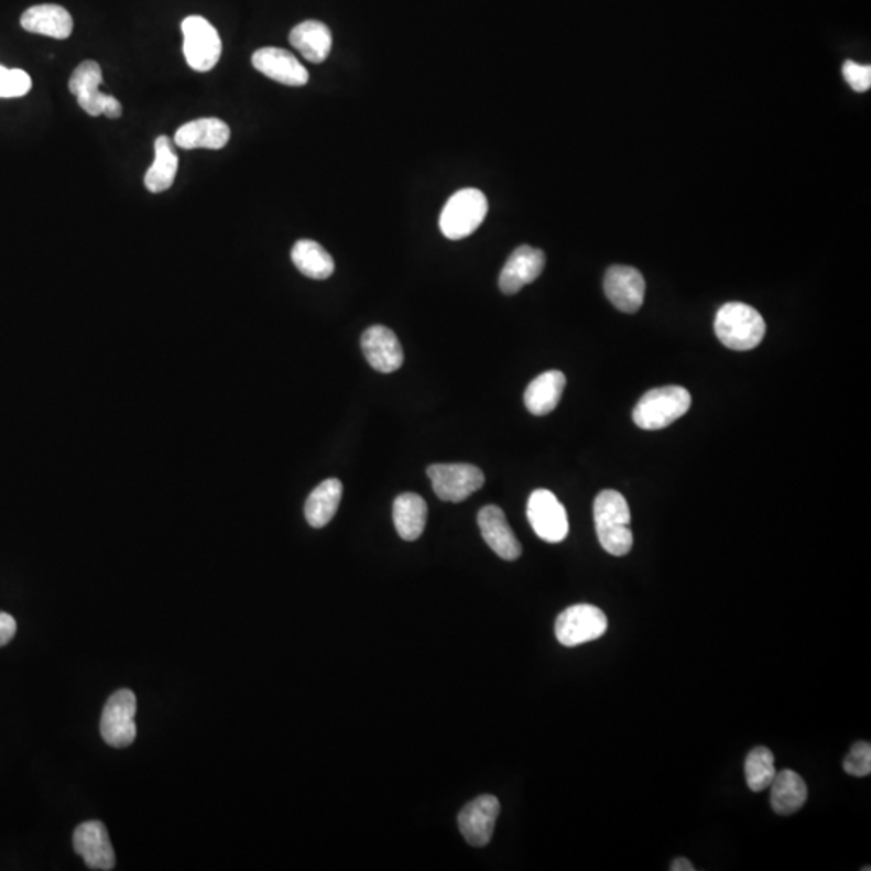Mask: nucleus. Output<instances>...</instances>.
<instances>
[{
    "mask_svg": "<svg viewBox=\"0 0 871 871\" xmlns=\"http://www.w3.org/2000/svg\"><path fill=\"white\" fill-rule=\"evenodd\" d=\"M744 772L748 786L754 793H762V791L769 790L776 775L775 755L772 754L770 749L763 748V745L752 749L745 756Z\"/></svg>",
    "mask_w": 871,
    "mask_h": 871,
    "instance_id": "obj_27",
    "label": "nucleus"
},
{
    "mask_svg": "<svg viewBox=\"0 0 871 871\" xmlns=\"http://www.w3.org/2000/svg\"><path fill=\"white\" fill-rule=\"evenodd\" d=\"M772 794H770V803L775 814L779 815H793L804 807L807 803L808 790L807 784L803 776L797 775L793 770H783L776 772L773 779Z\"/></svg>",
    "mask_w": 871,
    "mask_h": 871,
    "instance_id": "obj_22",
    "label": "nucleus"
},
{
    "mask_svg": "<svg viewBox=\"0 0 871 871\" xmlns=\"http://www.w3.org/2000/svg\"><path fill=\"white\" fill-rule=\"evenodd\" d=\"M488 210V199L481 190L473 187L461 189L447 200L440 211V232L453 241L468 238L481 227Z\"/></svg>",
    "mask_w": 871,
    "mask_h": 871,
    "instance_id": "obj_4",
    "label": "nucleus"
},
{
    "mask_svg": "<svg viewBox=\"0 0 871 871\" xmlns=\"http://www.w3.org/2000/svg\"><path fill=\"white\" fill-rule=\"evenodd\" d=\"M182 31L184 36L183 52L187 65L194 72L206 73L217 67L220 62L221 37L214 24L204 17L193 15L183 20Z\"/></svg>",
    "mask_w": 871,
    "mask_h": 871,
    "instance_id": "obj_7",
    "label": "nucleus"
},
{
    "mask_svg": "<svg viewBox=\"0 0 871 871\" xmlns=\"http://www.w3.org/2000/svg\"><path fill=\"white\" fill-rule=\"evenodd\" d=\"M433 491L444 502H464L485 485V473L470 464H436L426 470Z\"/></svg>",
    "mask_w": 871,
    "mask_h": 871,
    "instance_id": "obj_9",
    "label": "nucleus"
},
{
    "mask_svg": "<svg viewBox=\"0 0 871 871\" xmlns=\"http://www.w3.org/2000/svg\"><path fill=\"white\" fill-rule=\"evenodd\" d=\"M30 75L20 68H6L0 65V99L23 97L31 91Z\"/></svg>",
    "mask_w": 871,
    "mask_h": 871,
    "instance_id": "obj_28",
    "label": "nucleus"
},
{
    "mask_svg": "<svg viewBox=\"0 0 871 871\" xmlns=\"http://www.w3.org/2000/svg\"><path fill=\"white\" fill-rule=\"evenodd\" d=\"M252 65L266 78L284 86H305L308 72L291 52L277 47L259 48L252 55Z\"/></svg>",
    "mask_w": 871,
    "mask_h": 871,
    "instance_id": "obj_15",
    "label": "nucleus"
},
{
    "mask_svg": "<svg viewBox=\"0 0 871 871\" xmlns=\"http://www.w3.org/2000/svg\"><path fill=\"white\" fill-rule=\"evenodd\" d=\"M176 173L178 154L173 149V141L168 137H159L155 141V161L145 173V187L152 194L165 193L175 183Z\"/></svg>",
    "mask_w": 871,
    "mask_h": 871,
    "instance_id": "obj_25",
    "label": "nucleus"
},
{
    "mask_svg": "<svg viewBox=\"0 0 871 871\" xmlns=\"http://www.w3.org/2000/svg\"><path fill=\"white\" fill-rule=\"evenodd\" d=\"M766 325L762 315L742 302L725 304L715 317V335L728 349H755L765 338Z\"/></svg>",
    "mask_w": 871,
    "mask_h": 871,
    "instance_id": "obj_2",
    "label": "nucleus"
},
{
    "mask_svg": "<svg viewBox=\"0 0 871 871\" xmlns=\"http://www.w3.org/2000/svg\"><path fill=\"white\" fill-rule=\"evenodd\" d=\"M567 386V378L562 371H544L527 384L525 391V405L527 412L536 416L549 415L557 409Z\"/></svg>",
    "mask_w": 871,
    "mask_h": 871,
    "instance_id": "obj_20",
    "label": "nucleus"
},
{
    "mask_svg": "<svg viewBox=\"0 0 871 871\" xmlns=\"http://www.w3.org/2000/svg\"><path fill=\"white\" fill-rule=\"evenodd\" d=\"M544 265H546V255L543 251L530 246H520L507 260L499 276V287L502 293L512 296L522 291L526 284L536 281L543 273Z\"/></svg>",
    "mask_w": 871,
    "mask_h": 871,
    "instance_id": "obj_14",
    "label": "nucleus"
},
{
    "mask_svg": "<svg viewBox=\"0 0 871 871\" xmlns=\"http://www.w3.org/2000/svg\"><path fill=\"white\" fill-rule=\"evenodd\" d=\"M73 848L91 870L116 869V852L102 821L92 820L79 825L73 835Z\"/></svg>",
    "mask_w": 871,
    "mask_h": 871,
    "instance_id": "obj_11",
    "label": "nucleus"
},
{
    "mask_svg": "<svg viewBox=\"0 0 871 871\" xmlns=\"http://www.w3.org/2000/svg\"><path fill=\"white\" fill-rule=\"evenodd\" d=\"M603 291L623 314H636L645 296V281L633 266L613 265L607 270Z\"/></svg>",
    "mask_w": 871,
    "mask_h": 871,
    "instance_id": "obj_12",
    "label": "nucleus"
},
{
    "mask_svg": "<svg viewBox=\"0 0 871 871\" xmlns=\"http://www.w3.org/2000/svg\"><path fill=\"white\" fill-rule=\"evenodd\" d=\"M501 814L498 797L480 796L471 801L459 815V828L468 845L485 848L491 842L496 820Z\"/></svg>",
    "mask_w": 871,
    "mask_h": 871,
    "instance_id": "obj_13",
    "label": "nucleus"
},
{
    "mask_svg": "<svg viewBox=\"0 0 871 871\" xmlns=\"http://www.w3.org/2000/svg\"><path fill=\"white\" fill-rule=\"evenodd\" d=\"M294 265L302 275L312 280H326L335 273V260L329 252L312 239H301L291 252Z\"/></svg>",
    "mask_w": 871,
    "mask_h": 871,
    "instance_id": "obj_26",
    "label": "nucleus"
},
{
    "mask_svg": "<svg viewBox=\"0 0 871 871\" xmlns=\"http://www.w3.org/2000/svg\"><path fill=\"white\" fill-rule=\"evenodd\" d=\"M138 700L133 690L120 689L113 693L104 707L100 718V734L107 744L116 749L128 748L137 739Z\"/></svg>",
    "mask_w": 871,
    "mask_h": 871,
    "instance_id": "obj_8",
    "label": "nucleus"
},
{
    "mask_svg": "<svg viewBox=\"0 0 871 871\" xmlns=\"http://www.w3.org/2000/svg\"><path fill=\"white\" fill-rule=\"evenodd\" d=\"M478 525H480L482 540L499 557L512 562L522 555V544L513 534L501 507H482L478 513Z\"/></svg>",
    "mask_w": 871,
    "mask_h": 871,
    "instance_id": "obj_17",
    "label": "nucleus"
},
{
    "mask_svg": "<svg viewBox=\"0 0 871 871\" xmlns=\"http://www.w3.org/2000/svg\"><path fill=\"white\" fill-rule=\"evenodd\" d=\"M609 630V620L599 607L576 603L555 620V636L565 647H576L599 640Z\"/></svg>",
    "mask_w": 871,
    "mask_h": 871,
    "instance_id": "obj_6",
    "label": "nucleus"
},
{
    "mask_svg": "<svg viewBox=\"0 0 871 871\" xmlns=\"http://www.w3.org/2000/svg\"><path fill=\"white\" fill-rule=\"evenodd\" d=\"M290 43L312 64H322L331 52V31L325 23L307 20L291 31Z\"/></svg>",
    "mask_w": 871,
    "mask_h": 871,
    "instance_id": "obj_21",
    "label": "nucleus"
},
{
    "mask_svg": "<svg viewBox=\"0 0 871 871\" xmlns=\"http://www.w3.org/2000/svg\"><path fill=\"white\" fill-rule=\"evenodd\" d=\"M846 81L849 83L850 88L857 92H865L871 88V67L870 65H859L856 62L848 61L842 67Z\"/></svg>",
    "mask_w": 871,
    "mask_h": 871,
    "instance_id": "obj_30",
    "label": "nucleus"
},
{
    "mask_svg": "<svg viewBox=\"0 0 871 871\" xmlns=\"http://www.w3.org/2000/svg\"><path fill=\"white\" fill-rule=\"evenodd\" d=\"M428 516V505L413 492L399 496L392 507L395 530L404 541H416L422 536Z\"/></svg>",
    "mask_w": 871,
    "mask_h": 871,
    "instance_id": "obj_23",
    "label": "nucleus"
},
{
    "mask_svg": "<svg viewBox=\"0 0 871 871\" xmlns=\"http://www.w3.org/2000/svg\"><path fill=\"white\" fill-rule=\"evenodd\" d=\"M22 26L28 33L43 34L54 40H67L73 33V19L64 7L43 3L31 7L23 13Z\"/></svg>",
    "mask_w": 871,
    "mask_h": 871,
    "instance_id": "obj_19",
    "label": "nucleus"
},
{
    "mask_svg": "<svg viewBox=\"0 0 871 871\" xmlns=\"http://www.w3.org/2000/svg\"><path fill=\"white\" fill-rule=\"evenodd\" d=\"M526 515L534 533L546 543H562L568 536L570 525L567 510L555 498L554 492L536 489L527 501Z\"/></svg>",
    "mask_w": 871,
    "mask_h": 871,
    "instance_id": "obj_10",
    "label": "nucleus"
},
{
    "mask_svg": "<svg viewBox=\"0 0 871 871\" xmlns=\"http://www.w3.org/2000/svg\"><path fill=\"white\" fill-rule=\"evenodd\" d=\"M17 621L9 613L0 612V647L9 644L15 638Z\"/></svg>",
    "mask_w": 871,
    "mask_h": 871,
    "instance_id": "obj_31",
    "label": "nucleus"
},
{
    "mask_svg": "<svg viewBox=\"0 0 871 871\" xmlns=\"http://www.w3.org/2000/svg\"><path fill=\"white\" fill-rule=\"evenodd\" d=\"M231 130L218 118H199L183 124L175 134V144L187 149H211L218 151L230 142Z\"/></svg>",
    "mask_w": 871,
    "mask_h": 871,
    "instance_id": "obj_18",
    "label": "nucleus"
},
{
    "mask_svg": "<svg viewBox=\"0 0 871 871\" xmlns=\"http://www.w3.org/2000/svg\"><path fill=\"white\" fill-rule=\"evenodd\" d=\"M669 870H672V871H694V870H696V867L693 865V862H690V860L685 859V857H679V859H676L675 862L672 863V867H669Z\"/></svg>",
    "mask_w": 871,
    "mask_h": 871,
    "instance_id": "obj_32",
    "label": "nucleus"
},
{
    "mask_svg": "<svg viewBox=\"0 0 871 871\" xmlns=\"http://www.w3.org/2000/svg\"><path fill=\"white\" fill-rule=\"evenodd\" d=\"M342 498V482L331 478L323 481L305 502V519L312 527H323L335 519Z\"/></svg>",
    "mask_w": 871,
    "mask_h": 871,
    "instance_id": "obj_24",
    "label": "nucleus"
},
{
    "mask_svg": "<svg viewBox=\"0 0 871 871\" xmlns=\"http://www.w3.org/2000/svg\"><path fill=\"white\" fill-rule=\"evenodd\" d=\"M362 350L367 362L380 373L398 371L404 363V350L398 336L386 326H371L362 336Z\"/></svg>",
    "mask_w": 871,
    "mask_h": 871,
    "instance_id": "obj_16",
    "label": "nucleus"
},
{
    "mask_svg": "<svg viewBox=\"0 0 871 871\" xmlns=\"http://www.w3.org/2000/svg\"><path fill=\"white\" fill-rule=\"evenodd\" d=\"M102 68L97 62L86 61L73 72L69 78V91L75 94L79 107L91 117L120 118L123 107L116 97L100 92L102 85Z\"/></svg>",
    "mask_w": 871,
    "mask_h": 871,
    "instance_id": "obj_5",
    "label": "nucleus"
},
{
    "mask_svg": "<svg viewBox=\"0 0 871 871\" xmlns=\"http://www.w3.org/2000/svg\"><path fill=\"white\" fill-rule=\"evenodd\" d=\"M595 523L597 537L603 551L616 557H623L633 549L630 507L619 491L606 489L597 496Z\"/></svg>",
    "mask_w": 871,
    "mask_h": 871,
    "instance_id": "obj_1",
    "label": "nucleus"
},
{
    "mask_svg": "<svg viewBox=\"0 0 871 871\" xmlns=\"http://www.w3.org/2000/svg\"><path fill=\"white\" fill-rule=\"evenodd\" d=\"M690 394L683 386L657 388L645 392L633 411V420L645 432H657L688 413Z\"/></svg>",
    "mask_w": 871,
    "mask_h": 871,
    "instance_id": "obj_3",
    "label": "nucleus"
},
{
    "mask_svg": "<svg viewBox=\"0 0 871 871\" xmlns=\"http://www.w3.org/2000/svg\"><path fill=\"white\" fill-rule=\"evenodd\" d=\"M845 772L850 776L863 779L871 773V744L867 741L856 742L845 759Z\"/></svg>",
    "mask_w": 871,
    "mask_h": 871,
    "instance_id": "obj_29",
    "label": "nucleus"
}]
</instances>
